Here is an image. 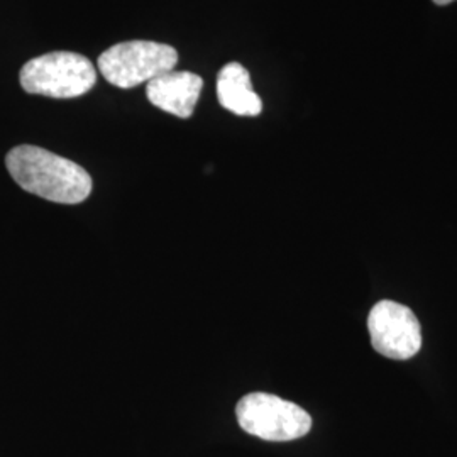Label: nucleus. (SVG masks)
Wrapping results in <instances>:
<instances>
[{"instance_id": "f03ea898", "label": "nucleus", "mask_w": 457, "mask_h": 457, "mask_svg": "<svg viewBox=\"0 0 457 457\" xmlns=\"http://www.w3.org/2000/svg\"><path fill=\"white\" fill-rule=\"evenodd\" d=\"M19 80L33 96L80 97L97 82V70L88 58L71 51H53L22 66Z\"/></svg>"}, {"instance_id": "6e6552de", "label": "nucleus", "mask_w": 457, "mask_h": 457, "mask_svg": "<svg viewBox=\"0 0 457 457\" xmlns=\"http://www.w3.org/2000/svg\"><path fill=\"white\" fill-rule=\"evenodd\" d=\"M436 4H439V5H447V4H451V2H454V0H434Z\"/></svg>"}, {"instance_id": "0eeeda50", "label": "nucleus", "mask_w": 457, "mask_h": 457, "mask_svg": "<svg viewBox=\"0 0 457 457\" xmlns=\"http://www.w3.org/2000/svg\"><path fill=\"white\" fill-rule=\"evenodd\" d=\"M217 97L228 112L243 117L262 114V102L253 90L249 71L239 63H228L217 75Z\"/></svg>"}, {"instance_id": "423d86ee", "label": "nucleus", "mask_w": 457, "mask_h": 457, "mask_svg": "<svg viewBox=\"0 0 457 457\" xmlns=\"http://www.w3.org/2000/svg\"><path fill=\"white\" fill-rule=\"evenodd\" d=\"M204 80L190 71H168L147 82V100L168 114L188 119L195 111Z\"/></svg>"}, {"instance_id": "20e7f679", "label": "nucleus", "mask_w": 457, "mask_h": 457, "mask_svg": "<svg viewBox=\"0 0 457 457\" xmlns=\"http://www.w3.org/2000/svg\"><path fill=\"white\" fill-rule=\"evenodd\" d=\"M241 428L262 441L288 442L307 436L312 428L309 411L270 393H249L236 405Z\"/></svg>"}, {"instance_id": "f257e3e1", "label": "nucleus", "mask_w": 457, "mask_h": 457, "mask_svg": "<svg viewBox=\"0 0 457 457\" xmlns=\"http://www.w3.org/2000/svg\"><path fill=\"white\" fill-rule=\"evenodd\" d=\"M5 166L17 185L56 204H82L92 194V179L80 164L43 147H12Z\"/></svg>"}, {"instance_id": "39448f33", "label": "nucleus", "mask_w": 457, "mask_h": 457, "mask_svg": "<svg viewBox=\"0 0 457 457\" xmlns=\"http://www.w3.org/2000/svg\"><path fill=\"white\" fill-rule=\"evenodd\" d=\"M368 330L376 353L390 360H410L422 347V327L417 315L393 300H381L371 309Z\"/></svg>"}, {"instance_id": "7ed1b4c3", "label": "nucleus", "mask_w": 457, "mask_h": 457, "mask_svg": "<svg viewBox=\"0 0 457 457\" xmlns=\"http://www.w3.org/2000/svg\"><path fill=\"white\" fill-rule=\"evenodd\" d=\"M179 51L154 41H128L105 49L98 58V71L119 88H134L141 83L173 71Z\"/></svg>"}]
</instances>
